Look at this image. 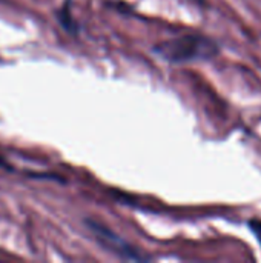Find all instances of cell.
<instances>
[{
    "instance_id": "1",
    "label": "cell",
    "mask_w": 261,
    "mask_h": 263,
    "mask_svg": "<svg viewBox=\"0 0 261 263\" xmlns=\"http://www.w3.org/2000/svg\"><path fill=\"white\" fill-rule=\"evenodd\" d=\"M154 52L169 63H189L208 60L218 52V46L202 34H186L158 43Z\"/></svg>"
},
{
    "instance_id": "2",
    "label": "cell",
    "mask_w": 261,
    "mask_h": 263,
    "mask_svg": "<svg viewBox=\"0 0 261 263\" xmlns=\"http://www.w3.org/2000/svg\"><path fill=\"white\" fill-rule=\"evenodd\" d=\"M85 223L89 228V231L94 234L97 242L108 251H111L126 260H146V257L140 256V253L134 247H131L126 240H123L120 236H117L114 231H111L105 225L94 222L91 219H86Z\"/></svg>"
},
{
    "instance_id": "3",
    "label": "cell",
    "mask_w": 261,
    "mask_h": 263,
    "mask_svg": "<svg viewBox=\"0 0 261 263\" xmlns=\"http://www.w3.org/2000/svg\"><path fill=\"white\" fill-rule=\"evenodd\" d=\"M57 17H58V22L62 23V26L71 32V34H75L78 31V25L75 23V20L72 18V14H71V6H69V0H66V3L58 9L57 12Z\"/></svg>"
},
{
    "instance_id": "4",
    "label": "cell",
    "mask_w": 261,
    "mask_h": 263,
    "mask_svg": "<svg viewBox=\"0 0 261 263\" xmlns=\"http://www.w3.org/2000/svg\"><path fill=\"white\" fill-rule=\"evenodd\" d=\"M248 227H249V230L254 233V236L258 239V242H261V220L260 219H252V220H249Z\"/></svg>"
},
{
    "instance_id": "5",
    "label": "cell",
    "mask_w": 261,
    "mask_h": 263,
    "mask_svg": "<svg viewBox=\"0 0 261 263\" xmlns=\"http://www.w3.org/2000/svg\"><path fill=\"white\" fill-rule=\"evenodd\" d=\"M0 166H3L5 170H11V168H9V166H8V165H6V163H5V162L2 160V159H0Z\"/></svg>"
}]
</instances>
